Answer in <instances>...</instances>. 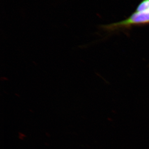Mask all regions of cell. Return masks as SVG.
<instances>
[{"label": "cell", "instance_id": "cell-2", "mask_svg": "<svg viewBox=\"0 0 149 149\" xmlns=\"http://www.w3.org/2000/svg\"><path fill=\"white\" fill-rule=\"evenodd\" d=\"M149 11V0H143L138 6L136 12Z\"/></svg>", "mask_w": 149, "mask_h": 149}, {"label": "cell", "instance_id": "cell-1", "mask_svg": "<svg viewBox=\"0 0 149 149\" xmlns=\"http://www.w3.org/2000/svg\"><path fill=\"white\" fill-rule=\"evenodd\" d=\"M149 23V11L136 12L125 20L116 23L107 24L104 26L109 30H114L120 28L129 27L133 25Z\"/></svg>", "mask_w": 149, "mask_h": 149}]
</instances>
